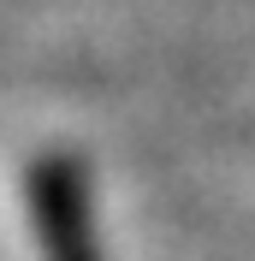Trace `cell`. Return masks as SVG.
<instances>
[{
    "label": "cell",
    "instance_id": "obj_1",
    "mask_svg": "<svg viewBox=\"0 0 255 261\" xmlns=\"http://www.w3.org/2000/svg\"><path fill=\"white\" fill-rule=\"evenodd\" d=\"M6 208H12V244L24 261H101L95 220H89V184L71 154L30 148L12 166Z\"/></svg>",
    "mask_w": 255,
    "mask_h": 261
}]
</instances>
